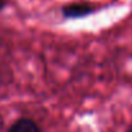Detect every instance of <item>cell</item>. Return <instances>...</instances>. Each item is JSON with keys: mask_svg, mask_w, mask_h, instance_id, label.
<instances>
[{"mask_svg": "<svg viewBox=\"0 0 132 132\" xmlns=\"http://www.w3.org/2000/svg\"><path fill=\"white\" fill-rule=\"evenodd\" d=\"M93 12V7L86 3H78V4H70L66 5L62 9V13L68 18H78V17H84L89 13Z\"/></svg>", "mask_w": 132, "mask_h": 132, "instance_id": "1", "label": "cell"}, {"mask_svg": "<svg viewBox=\"0 0 132 132\" xmlns=\"http://www.w3.org/2000/svg\"><path fill=\"white\" fill-rule=\"evenodd\" d=\"M8 132H40V129L34 120L29 118H21L11 126Z\"/></svg>", "mask_w": 132, "mask_h": 132, "instance_id": "2", "label": "cell"}, {"mask_svg": "<svg viewBox=\"0 0 132 132\" xmlns=\"http://www.w3.org/2000/svg\"><path fill=\"white\" fill-rule=\"evenodd\" d=\"M4 7H5V2L4 0H0V11H2Z\"/></svg>", "mask_w": 132, "mask_h": 132, "instance_id": "3", "label": "cell"}, {"mask_svg": "<svg viewBox=\"0 0 132 132\" xmlns=\"http://www.w3.org/2000/svg\"><path fill=\"white\" fill-rule=\"evenodd\" d=\"M127 132H132V123H131V126L128 127V129H127Z\"/></svg>", "mask_w": 132, "mask_h": 132, "instance_id": "4", "label": "cell"}]
</instances>
